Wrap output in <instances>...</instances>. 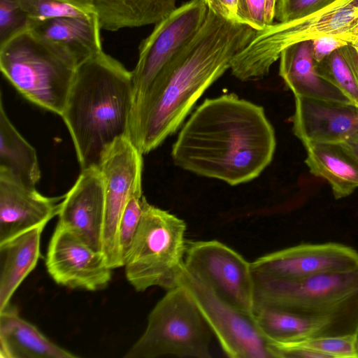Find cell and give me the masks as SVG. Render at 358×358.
Wrapping results in <instances>:
<instances>
[{
  "label": "cell",
  "mask_w": 358,
  "mask_h": 358,
  "mask_svg": "<svg viewBox=\"0 0 358 358\" xmlns=\"http://www.w3.org/2000/svg\"><path fill=\"white\" fill-rule=\"evenodd\" d=\"M256 30L208 8L193 38L159 73L134 107L130 138L148 154L176 132L203 92L230 69Z\"/></svg>",
  "instance_id": "cell-1"
},
{
  "label": "cell",
  "mask_w": 358,
  "mask_h": 358,
  "mask_svg": "<svg viewBox=\"0 0 358 358\" xmlns=\"http://www.w3.org/2000/svg\"><path fill=\"white\" fill-rule=\"evenodd\" d=\"M275 131L264 108L235 94L206 99L172 146L174 164L230 185L257 178L271 162Z\"/></svg>",
  "instance_id": "cell-2"
},
{
  "label": "cell",
  "mask_w": 358,
  "mask_h": 358,
  "mask_svg": "<svg viewBox=\"0 0 358 358\" xmlns=\"http://www.w3.org/2000/svg\"><path fill=\"white\" fill-rule=\"evenodd\" d=\"M132 73L103 50L81 62L61 117L82 169L99 166L117 139L129 137L134 110Z\"/></svg>",
  "instance_id": "cell-3"
},
{
  "label": "cell",
  "mask_w": 358,
  "mask_h": 358,
  "mask_svg": "<svg viewBox=\"0 0 358 358\" xmlns=\"http://www.w3.org/2000/svg\"><path fill=\"white\" fill-rule=\"evenodd\" d=\"M80 60L31 24L0 43V69L27 100L61 116Z\"/></svg>",
  "instance_id": "cell-4"
},
{
  "label": "cell",
  "mask_w": 358,
  "mask_h": 358,
  "mask_svg": "<svg viewBox=\"0 0 358 358\" xmlns=\"http://www.w3.org/2000/svg\"><path fill=\"white\" fill-rule=\"evenodd\" d=\"M253 276L255 311L275 307L326 317L358 334V265L297 279Z\"/></svg>",
  "instance_id": "cell-5"
},
{
  "label": "cell",
  "mask_w": 358,
  "mask_h": 358,
  "mask_svg": "<svg viewBox=\"0 0 358 358\" xmlns=\"http://www.w3.org/2000/svg\"><path fill=\"white\" fill-rule=\"evenodd\" d=\"M186 228L183 220L151 205L145 197L123 266L127 280L137 292L154 286L167 291L178 286L187 247Z\"/></svg>",
  "instance_id": "cell-6"
},
{
  "label": "cell",
  "mask_w": 358,
  "mask_h": 358,
  "mask_svg": "<svg viewBox=\"0 0 358 358\" xmlns=\"http://www.w3.org/2000/svg\"><path fill=\"white\" fill-rule=\"evenodd\" d=\"M357 22L358 0H334L300 18L266 25L234 58L231 73L241 81L262 78L288 46L343 32Z\"/></svg>",
  "instance_id": "cell-7"
},
{
  "label": "cell",
  "mask_w": 358,
  "mask_h": 358,
  "mask_svg": "<svg viewBox=\"0 0 358 358\" xmlns=\"http://www.w3.org/2000/svg\"><path fill=\"white\" fill-rule=\"evenodd\" d=\"M212 334L189 292L178 285L156 303L143 334L124 357L210 358Z\"/></svg>",
  "instance_id": "cell-8"
},
{
  "label": "cell",
  "mask_w": 358,
  "mask_h": 358,
  "mask_svg": "<svg viewBox=\"0 0 358 358\" xmlns=\"http://www.w3.org/2000/svg\"><path fill=\"white\" fill-rule=\"evenodd\" d=\"M190 294L224 353L231 358H274L255 316L233 307L182 266L178 286Z\"/></svg>",
  "instance_id": "cell-9"
},
{
  "label": "cell",
  "mask_w": 358,
  "mask_h": 358,
  "mask_svg": "<svg viewBox=\"0 0 358 358\" xmlns=\"http://www.w3.org/2000/svg\"><path fill=\"white\" fill-rule=\"evenodd\" d=\"M184 266L218 297L254 316L255 286L250 263L235 250L217 241H187Z\"/></svg>",
  "instance_id": "cell-10"
},
{
  "label": "cell",
  "mask_w": 358,
  "mask_h": 358,
  "mask_svg": "<svg viewBox=\"0 0 358 358\" xmlns=\"http://www.w3.org/2000/svg\"><path fill=\"white\" fill-rule=\"evenodd\" d=\"M142 156L129 137H122L104 152L98 166L105 195L102 252L112 269L124 266L119 248V225L131 192L142 185Z\"/></svg>",
  "instance_id": "cell-11"
},
{
  "label": "cell",
  "mask_w": 358,
  "mask_h": 358,
  "mask_svg": "<svg viewBox=\"0 0 358 358\" xmlns=\"http://www.w3.org/2000/svg\"><path fill=\"white\" fill-rule=\"evenodd\" d=\"M207 13L203 0H190L157 23L150 34L141 42L138 61L131 71L135 105L159 73L196 34Z\"/></svg>",
  "instance_id": "cell-12"
},
{
  "label": "cell",
  "mask_w": 358,
  "mask_h": 358,
  "mask_svg": "<svg viewBox=\"0 0 358 358\" xmlns=\"http://www.w3.org/2000/svg\"><path fill=\"white\" fill-rule=\"evenodd\" d=\"M45 266L58 285L71 289H105L112 268L101 252L92 249L66 228L57 224L50 240Z\"/></svg>",
  "instance_id": "cell-13"
},
{
  "label": "cell",
  "mask_w": 358,
  "mask_h": 358,
  "mask_svg": "<svg viewBox=\"0 0 358 358\" xmlns=\"http://www.w3.org/2000/svg\"><path fill=\"white\" fill-rule=\"evenodd\" d=\"M357 265L358 252L336 243L301 244L269 253L250 263L254 274L279 279L303 278Z\"/></svg>",
  "instance_id": "cell-14"
},
{
  "label": "cell",
  "mask_w": 358,
  "mask_h": 358,
  "mask_svg": "<svg viewBox=\"0 0 358 358\" xmlns=\"http://www.w3.org/2000/svg\"><path fill=\"white\" fill-rule=\"evenodd\" d=\"M104 215L101 171L97 166L82 169L73 187L63 196L57 224L72 231L94 250L102 252Z\"/></svg>",
  "instance_id": "cell-15"
},
{
  "label": "cell",
  "mask_w": 358,
  "mask_h": 358,
  "mask_svg": "<svg viewBox=\"0 0 358 358\" xmlns=\"http://www.w3.org/2000/svg\"><path fill=\"white\" fill-rule=\"evenodd\" d=\"M295 136L310 141L342 143L358 133V106L352 102L294 96Z\"/></svg>",
  "instance_id": "cell-16"
},
{
  "label": "cell",
  "mask_w": 358,
  "mask_h": 358,
  "mask_svg": "<svg viewBox=\"0 0 358 358\" xmlns=\"http://www.w3.org/2000/svg\"><path fill=\"white\" fill-rule=\"evenodd\" d=\"M63 196L48 197L0 171V243L58 215Z\"/></svg>",
  "instance_id": "cell-17"
},
{
  "label": "cell",
  "mask_w": 358,
  "mask_h": 358,
  "mask_svg": "<svg viewBox=\"0 0 358 358\" xmlns=\"http://www.w3.org/2000/svg\"><path fill=\"white\" fill-rule=\"evenodd\" d=\"M254 316L257 327L268 342L292 343L323 336L358 335L334 320L280 308L262 307L255 311Z\"/></svg>",
  "instance_id": "cell-18"
},
{
  "label": "cell",
  "mask_w": 358,
  "mask_h": 358,
  "mask_svg": "<svg viewBox=\"0 0 358 358\" xmlns=\"http://www.w3.org/2000/svg\"><path fill=\"white\" fill-rule=\"evenodd\" d=\"M279 59V74L294 96L351 102L317 73L312 40L288 46L281 52Z\"/></svg>",
  "instance_id": "cell-19"
},
{
  "label": "cell",
  "mask_w": 358,
  "mask_h": 358,
  "mask_svg": "<svg viewBox=\"0 0 358 358\" xmlns=\"http://www.w3.org/2000/svg\"><path fill=\"white\" fill-rule=\"evenodd\" d=\"M1 358H76L59 346L29 322L21 317L10 303L0 310Z\"/></svg>",
  "instance_id": "cell-20"
},
{
  "label": "cell",
  "mask_w": 358,
  "mask_h": 358,
  "mask_svg": "<svg viewBox=\"0 0 358 358\" xmlns=\"http://www.w3.org/2000/svg\"><path fill=\"white\" fill-rule=\"evenodd\" d=\"M310 172L327 180L336 199L358 187V159L342 143L310 141L303 144Z\"/></svg>",
  "instance_id": "cell-21"
},
{
  "label": "cell",
  "mask_w": 358,
  "mask_h": 358,
  "mask_svg": "<svg viewBox=\"0 0 358 358\" xmlns=\"http://www.w3.org/2000/svg\"><path fill=\"white\" fill-rule=\"evenodd\" d=\"M45 227H34L0 243V310L10 303L15 290L36 267Z\"/></svg>",
  "instance_id": "cell-22"
},
{
  "label": "cell",
  "mask_w": 358,
  "mask_h": 358,
  "mask_svg": "<svg viewBox=\"0 0 358 358\" xmlns=\"http://www.w3.org/2000/svg\"><path fill=\"white\" fill-rule=\"evenodd\" d=\"M177 0H95L102 29L110 31L156 24L177 7Z\"/></svg>",
  "instance_id": "cell-23"
},
{
  "label": "cell",
  "mask_w": 358,
  "mask_h": 358,
  "mask_svg": "<svg viewBox=\"0 0 358 358\" xmlns=\"http://www.w3.org/2000/svg\"><path fill=\"white\" fill-rule=\"evenodd\" d=\"M30 24L43 36L69 48L80 62L103 50L102 29L97 15L55 18Z\"/></svg>",
  "instance_id": "cell-24"
},
{
  "label": "cell",
  "mask_w": 358,
  "mask_h": 358,
  "mask_svg": "<svg viewBox=\"0 0 358 358\" xmlns=\"http://www.w3.org/2000/svg\"><path fill=\"white\" fill-rule=\"evenodd\" d=\"M0 171L32 187L41 178L36 150L9 120L0 99Z\"/></svg>",
  "instance_id": "cell-25"
},
{
  "label": "cell",
  "mask_w": 358,
  "mask_h": 358,
  "mask_svg": "<svg viewBox=\"0 0 358 358\" xmlns=\"http://www.w3.org/2000/svg\"><path fill=\"white\" fill-rule=\"evenodd\" d=\"M31 22L98 15L95 0H17Z\"/></svg>",
  "instance_id": "cell-26"
},
{
  "label": "cell",
  "mask_w": 358,
  "mask_h": 358,
  "mask_svg": "<svg viewBox=\"0 0 358 358\" xmlns=\"http://www.w3.org/2000/svg\"><path fill=\"white\" fill-rule=\"evenodd\" d=\"M318 75L327 80L358 106V81L350 65L339 49L317 63Z\"/></svg>",
  "instance_id": "cell-27"
},
{
  "label": "cell",
  "mask_w": 358,
  "mask_h": 358,
  "mask_svg": "<svg viewBox=\"0 0 358 358\" xmlns=\"http://www.w3.org/2000/svg\"><path fill=\"white\" fill-rule=\"evenodd\" d=\"M286 343L321 352L327 358L358 357V335L356 334L317 336Z\"/></svg>",
  "instance_id": "cell-28"
},
{
  "label": "cell",
  "mask_w": 358,
  "mask_h": 358,
  "mask_svg": "<svg viewBox=\"0 0 358 358\" xmlns=\"http://www.w3.org/2000/svg\"><path fill=\"white\" fill-rule=\"evenodd\" d=\"M144 199L141 185L131 192L120 218L118 241L124 263L141 218Z\"/></svg>",
  "instance_id": "cell-29"
},
{
  "label": "cell",
  "mask_w": 358,
  "mask_h": 358,
  "mask_svg": "<svg viewBox=\"0 0 358 358\" xmlns=\"http://www.w3.org/2000/svg\"><path fill=\"white\" fill-rule=\"evenodd\" d=\"M30 23L17 0H0V43Z\"/></svg>",
  "instance_id": "cell-30"
},
{
  "label": "cell",
  "mask_w": 358,
  "mask_h": 358,
  "mask_svg": "<svg viewBox=\"0 0 358 358\" xmlns=\"http://www.w3.org/2000/svg\"><path fill=\"white\" fill-rule=\"evenodd\" d=\"M334 0H276L274 19L278 22L300 18Z\"/></svg>",
  "instance_id": "cell-31"
},
{
  "label": "cell",
  "mask_w": 358,
  "mask_h": 358,
  "mask_svg": "<svg viewBox=\"0 0 358 358\" xmlns=\"http://www.w3.org/2000/svg\"><path fill=\"white\" fill-rule=\"evenodd\" d=\"M266 0H238L237 15L240 24L256 31L264 29L266 22Z\"/></svg>",
  "instance_id": "cell-32"
},
{
  "label": "cell",
  "mask_w": 358,
  "mask_h": 358,
  "mask_svg": "<svg viewBox=\"0 0 358 358\" xmlns=\"http://www.w3.org/2000/svg\"><path fill=\"white\" fill-rule=\"evenodd\" d=\"M312 43L313 56L317 63L334 51L350 45L338 34L320 36L313 39Z\"/></svg>",
  "instance_id": "cell-33"
},
{
  "label": "cell",
  "mask_w": 358,
  "mask_h": 358,
  "mask_svg": "<svg viewBox=\"0 0 358 358\" xmlns=\"http://www.w3.org/2000/svg\"><path fill=\"white\" fill-rule=\"evenodd\" d=\"M208 8L217 16L239 23L237 15L238 0H203Z\"/></svg>",
  "instance_id": "cell-34"
},
{
  "label": "cell",
  "mask_w": 358,
  "mask_h": 358,
  "mask_svg": "<svg viewBox=\"0 0 358 358\" xmlns=\"http://www.w3.org/2000/svg\"><path fill=\"white\" fill-rule=\"evenodd\" d=\"M338 34L349 44L357 46L358 45V22L350 27L349 29L338 33Z\"/></svg>",
  "instance_id": "cell-35"
},
{
  "label": "cell",
  "mask_w": 358,
  "mask_h": 358,
  "mask_svg": "<svg viewBox=\"0 0 358 358\" xmlns=\"http://www.w3.org/2000/svg\"><path fill=\"white\" fill-rule=\"evenodd\" d=\"M342 143L349 149L358 159V133L342 142Z\"/></svg>",
  "instance_id": "cell-36"
},
{
  "label": "cell",
  "mask_w": 358,
  "mask_h": 358,
  "mask_svg": "<svg viewBox=\"0 0 358 358\" xmlns=\"http://www.w3.org/2000/svg\"><path fill=\"white\" fill-rule=\"evenodd\" d=\"M266 1V22L269 25L273 22L276 0Z\"/></svg>",
  "instance_id": "cell-37"
}]
</instances>
